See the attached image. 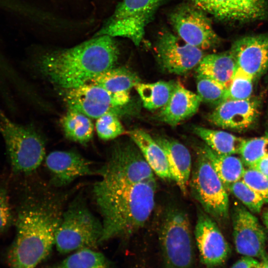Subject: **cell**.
<instances>
[{"label": "cell", "mask_w": 268, "mask_h": 268, "mask_svg": "<svg viewBox=\"0 0 268 268\" xmlns=\"http://www.w3.org/2000/svg\"><path fill=\"white\" fill-rule=\"evenodd\" d=\"M14 222L7 191L0 187V234L7 230Z\"/></svg>", "instance_id": "cell-35"}, {"label": "cell", "mask_w": 268, "mask_h": 268, "mask_svg": "<svg viewBox=\"0 0 268 268\" xmlns=\"http://www.w3.org/2000/svg\"><path fill=\"white\" fill-rule=\"evenodd\" d=\"M154 139L165 152L172 180L176 183L182 193L187 195L192 170L189 150L180 142L168 137L158 136Z\"/></svg>", "instance_id": "cell-19"}, {"label": "cell", "mask_w": 268, "mask_h": 268, "mask_svg": "<svg viewBox=\"0 0 268 268\" xmlns=\"http://www.w3.org/2000/svg\"><path fill=\"white\" fill-rule=\"evenodd\" d=\"M61 220L54 205L25 201L18 210L15 236L6 255L9 268H35L46 259L55 245Z\"/></svg>", "instance_id": "cell-3"}, {"label": "cell", "mask_w": 268, "mask_h": 268, "mask_svg": "<svg viewBox=\"0 0 268 268\" xmlns=\"http://www.w3.org/2000/svg\"><path fill=\"white\" fill-rule=\"evenodd\" d=\"M163 0H123L95 36L122 37L138 46Z\"/></svg>", "instance_id": "cell-9"}, {"label": "cell", "mask_w": 268, "mask_h": 268, "mask_svg": "<svg viewBox=\"0 0 268 268\" xmlns=\"http://www.w3.org/2000/svg\"><path fill=\"white\" fill-rule=\"evenodd\" d=\"M169 20L178 36L202 50L216 46L219 38L206 13L194 5L183 4L171 13Z\"/></svg>", "instance_id": "cell-10"}, {"label": "cell", "mask_w": 268, "mask_h": 268, "mask_svg": "<svg viewBox=\"0 0 268 268\" xmlns=\"http://www.w3.org/2000/svg\"><path fill=\"white\" fill-rule=\"evenodd\" d=\"M241 180L268 203V177L259 171L248 168L245 170Z\"/></svg>", "instance_id": "cell-34"}, {"label": "cell", "mask_w": 268, "mask_h": 268, "mask_svg": "<svg viewBox=\"0 0 268 268\" xmlns=\"http://www.w3.org/2000/svg\"><path fill=\"white\" fill-rule=\"evenodd\" d=\"M47 268H113L109 260L101 253L92 249L76 251L60 263Z\"/></svg>", "instance_id": "cell-28"}, {"label": "cell", "mask_w": 268, "mask_h": 268, "mask_svg": "<svg viewBox=\"0 0 268 268\" xmlns=\"http://www.w3.org/2000/svg\"><path fill=\"white\" fill-rule=\"evenodd\" d=\"M60 123L65 135L70 140L85 143L93 137L94 125L91 118L77 111L68 109Z\"/></svg>", "instance_id": "cell-27"}, {"label": "cell", "mask_w": 268, "mask_h": 268, "mask_svg": "<svg viewBox=\"0 0 268 268\" xmlns=\"http://www.w3.org/2000/svg\"><path fill=\"white\" fill-rule=\"evenodd\" d=\"M177 82L159 81L139 83L134 87L144 108L149 110L163 108L169 101Z\"/></svg>", "instance_id": "cell-26"}, {"label": "cell", "mask_w": 268, "mask_h": 268, "mask_svg": "<svg viewBox=\"0 0 268 268\" xmlns=\"http://www.w3.org/2000/svg\"><path fill=\"white\" fill-rule=\"evenodd\" d=\"M239 154L244 165L251 167L268 155V135L246 139Z\"/></svg>", "instance_id": "cell-31"}, {"label": "cell", "mask_w": 268, "mask_h": 268, "mask_svg": "<svg viewBox=\"0 0 268 268\" xmlns=\"http://www.w3.org/2000/svg\"><path fill=\"white\" fill-rule=\"evenodd\" d=\"M261 105V100L257 97L243 100H226L216 106L208 119L222 129L244 132L256 124Z\"/></svg>", "instance_id": "cell-15"}, {"label": "cell", "mask_w": 268, "mask_h": 268, "mask_svg": "<svg viewBox=\"0 0 268 268\" xmlns=\"http://www.w3.org/2000/svg\"><path fill=\"white\" fill-rule=\"evenodd\" d=\"M237 68L235 59L229 50L205 55L196 67V71L228 88Z\"/></svg>", "instance_id": "cell-22"}, {"label": "cell", "mask_w": 268, "mask_h": 268, "mask_svg": "<svg viewBox=\"0 0 268 268\" xmlns=\"http://www.w3.org/2000/svg\"><path fill=\"white\" fill-rule=\"evenodd\" d=\"M262 219L268 236V210L264 212Z\"/></svg>", "instance_id": "cell-39"}, {"label": "cell", "mask_w": 268, "mask_h": 268, "mask_svg": "<svg viewBox=\"0 0 268 268\" xmlns=\"http://www.w3.org/2000/svg\"><path fill=\"white\" fill-rule=\"evenodd\" d=\"M255 81L252 77L237 67L227 88L226 100H243L251 98L253 96Z\"/></svg>", "instance_id": "cell-30"}, {"label": "cell", "mask_w": 268, "mask_h": 268, "mask_svg": "<svg viewBox=\"0 0 268 268\" xmlns=\"http://www.w3.org/2000/svg\"><path fill=\"white\" fill-rule=\"evenodd\" d=\"M260 262L256 258L243 256L236 262L230 268H259Z\"/></svg>", "instance_id": "cell-36"}, {"label": "cell", "mask_w": 268, "mask_h": 268, "mask_svg": "<svg viewBox=\"0 0 268 268\" xmlns=\"http://www.w3.org/2000/svg\"><path fill=\"white\" fill-rule=\"evenodd\" d=\"M250 168L257 170L268 177V155L261 158Z\"/></svg>", "instance_id": "cell-37"}, {"label": "cell", "mask_w": 268, "mask_h": 268, "mask_svg": "<svg viewBox=\"0 0 268 268\" xmlns=\"http://www.w3.org/2000/svg\"><path fill=\"white\" fill-rule=\"evenodd\" d=\"M119 56V48L113 37L94 36L72 48L47 53L35 66L52 83L66 90L88 83L114 67Z\"/></svg>", "instance_id": "cell-1"}, {"label": "cell", "mask_w": 268, "mask_h": 268, "mask_svg": "<svg viewBox=\"0 0 268 268\" xmlns=\"http://www.w3.org/2000/svg\"><path fill=\"white\" fill-rule=\"evenodd\" d=\"M259 268H268V255L267 253L261 258Z\"/></svg>", "instance_id": "cell-38"}, {"label": "cell", "mask_w": 268, "mask_h": 268, "mask_svg": "<svg viewBox=\"0 0 268 268\" xmlns=\"http://www.w3.org/2000/svg\"><path fill=\"white\" fill-rule=\"evenodd\" d=\"M102 231V223L81 200H76L61 218L56 233L55 245L62 254L93 249L100 243Z\"/></svg>", "instance_id": "cell-6"}, {"label": "cell", "mask_w": 268, "mask_h": 268, "mask_svg": "<svg viewBox=\"0 0 268 268\" xmlns=\"http://www.w3.org/2000/svg\"><path fill=\"white\" fill-rule=\"evenodd\" d=\"M265 127L266 129V133L268 135V105L267 110Z\"/></svg>", "instance_id": "cell-40"}, {"label": "cell", "mask_w": 268, "mask_h": 268, "mask_svg": "<svg viewBox=\"0 0 268 268\" xmlns=\"http://www.w3.org/2000/svg\"><path fill=\"white\" fill-rule=\"evenodd\" d=\"M198 150L207 159L227 191L231 185L241 179L245 169L241 158L218 154L205 143L198 146Z\"/></svg>", "instance_id": "cell-23"}, {"label": "cell", "mask_w": 268, "mask_h": 268, "mask_svg": "<svg viewBox=\"0 0 268 268\" xmlns=\"http://www.w3.org/2000/svg\"><path fill=\"white\" fill-rule=\"evenodd\" d=\"M128 134L153 173L162 179L172 180L165 152L155 139L142 129L132 130Z\"/></svg>", "instance_id": "cell-21"}, {"label": "cell", "mask_w": 268, "mask_h": 268, "mask_svg": "<svg viewBox=\"0 0 268 268\" xmlns=\"http://www.w3.org/2000/svg\"><path fill=\"white\" fill-rule=\"evenodd\" d=\"M197 94L202 102L217 106L226 100L227 88L206 76L197 74Z\"/></svg>", "instance_id": "cell-29"}, {"label": "cell", "mask_w": 268, "mask_h": 268, "mask_svg": "<svg viewBox=\"0 0 268 268\" xmlns=\"http://www.w3.org/2000/svg\"><path fill=\"white\" fill-rule=\"evenodd\" d=\"M193 4L220 20L247 22L268 18L267 0H191Z\"/></svg>", "instance_id": "cell-14"}, {"label": "cell", "mask_w": 268, "mask_h": 268, "mask_svg": "<svg viewBox=\"0 0 268 268\" xmlns=\"http://www.w3.org/2000/svg\"><path fill=\"white\" fill-rule=\"evenodd\" d=\"M194 236L201 262L216 266L226 259L229 248L215 220L201 207L197 209Z\"/></svg>", "instance_id": "cell-16"}, {"label": "cell", "mask_w": 268, "mask_h": 268, "mask_svg": "<svg viewBox=\"0 0 268 268\" xmlns=\"http://www.w3.org/2000/svg\"><path fill=\"white\" fill-rule=\"evenodd\" d=\"M156 187L155 178L121 187L97 182L93 193L103 219L100 243L142 228L153 210Z\"/></svg>", "instance_id": "cell-2"}, {"label": "cell", "mask_w": 268, "mask_h": 268, "mask_svg": "<svg viewBox=\"0 0 268 268\" xmlns=\"http://www.w3.org/2000/svg\"><path fill=\"white\" fill-rule=\"evenodd\" d=\"M201 102L198 94L177 82L169 101L161 108L159 119L171 126H175L196 114Z\"/></svg>", "instance_id": "cell-20"}, {"label": "cell", "mask_w": 268, "mask_h": 268, "mask_svg": "<svg viewBox=\"0 0 268 268\" xmlns=\"http://www.w3.org/2000/svg\"><path fill=\"white\" fill-rule=\"evenodd\" d=\"M95 129L99 137L104 140L114 139L125 133L117 114L111 112L97 119Z\"/></svg>", "instance_id": "cell-33"}, {"label": "cell", "mask_w": 268, "mask_h": 268, "mask_svg": "<svg viewBox=\"0 0 268 268\" xmlns=\"http://www.w3.org/2000/svg\"><path fill=\"white\" fill-rule=\"evenodd\" d=\"M193 132L214 152L222 155L239 154L245 139L228 132L195 126Z\"/></svg>", "instance_id": "cell-24"}, {"label": "cell", "mask_w": 268, "mask_h": 268, "mask_svg": "<svg viewBox=\"0 0 268 268\" xmlns=\"http://www.w3.org/2000/svg\"><path fill=\"white\" fill-rule=\"evenodd\" d=\"M65 91L64 100L68 109L91 119H97L110 112L117 114L123 107L116 93L90 83Z\"/></svg>", "instance_id": "cell-12"}, {"label": "cell", "mask_w": 268, "mask_h": 268, "mask_svg": "<svg viewBox=\"0 0 268 268\" xmlns=\"http://www.w3.org/2000/svg\"><path fill=\"white\" fill-rule=\"evenodd\" d=\"M99 174L101 179L98 182L109 187L132 185L155 178L133 141L115 145Z\"/></svg>", "instance_id": "cell-7"}, {"label": "cell", "mask_w": 268, "mask_h": 268, "mask_svg": "<svg viewBox=\"0 0 268 268\" xmlns=\"http://www.w3.org/2000/svg\"><path fill=\"white\" fill-rule=\"evenodd\" d=\"M252 213H259L265 203L263 199L241 179L231 185L228 189Z\"/></svg>", "instance_id": "cell-32"}, {"label": "cell", "mask_w": 268, "mask_h": 268, "mask_svg": "<svg viewBox=\"0 0 268 268\" xmlns=\"http://www.w3.org/2000/svg\"><path fill=\"white\" fill-rule=\"evenodd\" d=\"M0 134L14 173H29L40 165L45 147L40 134L33 126L13 121L0 107Z\"/></svg>", "instance_id": "cell-5"}, {"label": "cell", "mask_w": 268, "mask_h": 268, "mask_svg": "<svg viewBox=\"0 0 268 268\" xmlns=\"http://www.w3.org/2000/svg\"><path fill=\"white\" fill-rule=\"evenodd\" d=\"M194 198L214 220L227 218L229 210L227 191L214 169L199 150L189 182Z\"/></svg>", "instance_id": "cell-8"}, {"label": "cell", "mask_w": 268, "mask_h": 268, "mask_svg": "<svg viewBox=\"0 0 268 268\" xmlns=\"http://www.w3.org/2000/svg\"><path fill=\"white\" fill-rule=\"evenodd\" d=\"M159 222V238L168 265L170 268H189L194 249L187 211L176 202H169L162 209Z\"/></svg>", "instance_id": "cell-4"}, {"label": "cell", "mask_w": 268, "mask_h": 268, "mask_svg": "<svg viewBox=\"0 0 268 268\" xmlns=\"http://www.w3.org/2000/svg\"><path fill=\"white\" fill-rule=\"evenodd\" d=\"M46 165L57 185H67L74 179L93 174L90 163L74 151H55L46 157Z\"/></svg>", "instance_id": "cell-18"}, {"label": "cell", "mask_w": 268, "mask_h": 268, "mask_svg": "<svg viewBox=\"0 0 268 268\" xmlns=\"http://www.w3.org/2000/svg\"><path fill=\"white\" fill-rule=\"evenodd\" d=\"M155 48L161 68L178 75L186 74L197 67L205 56L202 50L168 31L159 36Z\"/></svg>", "instance_id": "cell-11"}, {"label": "cell", "mask_w": 268, "mask_h": 268, "mask_svg": "<svg viewBox=\"0 0 268 268\" xmlns=\"http://www.w3.org/2000/svg\"><path fill=\"white\" fill-rule=\"evenodd\" d=\"M140 82L138 76L129 69L124 67H113L95 76L88 83L115 93L129 91Z\"/></svg>", "instance_id": "cell-25"}, {"label": "cell", "mask_w": 268, "mask_h": 268, "mask_svg": "<svg viewBox=\"0 0 268 268\" xmlns=\"http://www.w3.org/2000/svg\"><path fill=\"white\" fill-rule=\"evenodd\" d=\"M233 236L237 252L243 256L261 258L266 253L267 236L258 218L246 207L234 206Z\"/></svg>", "instance_id": "cell-13"}, {"label": "cell", "mask_w": 268, "mask_h": 268, "mask_svg": "<svg viewBox=\"0 0 268 268\" xmlns=\"http://www.w3.org/2000/svg\"><path fill=\"white\" fill-rule=\"evenodd\" d=\"M237 67L259 79L268 69V34L247 36L235 41L229 49Z\"/></svg>", "instance_id": "cell-17"}]
</instances>
